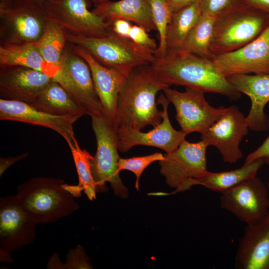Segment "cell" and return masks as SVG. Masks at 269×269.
I'll use <instances>...</instances> for the list:
<instances>
[{
	"label": "cell",
	"mask_w": 269,
	"mask_h": 269,
	"mask_svg": "<svg viewBox=\"0 0 269 269\" xmlns=\"http://www.w3.org/2000/svg\"><path fill=\"white\" fill-rule=\"evenodd\" d=\"M170 86L153 69L151 64L134 69L127 77L118 98L113 124L116 129L141 130L154 127L162 120L163 111L157 108L156 96Z\"/></svg>",
	"instance_id": "cell-1"
},
{
	"label": "cell",
	"mask_w": 269,
	"mask_h": 269,
	"mask_svg": "<svg viewBox=\"0 0 269 269\" xmlns=\"http://www.w3.org/2000/svg\"><path fill=\"white\" fill-rule=\"evenodd\" d=\"M151 66L158 76L170 86L191 87L204 93L221 94L231 100L238 99L237 90L217 67L212 59L179 49L156 58Z\"/></svg>",
	"instance_id": "cell-2"
},
{
	"label": "cell",
	"mask_w": 269,
	"mask_h": 269,
	"mask_svg": "<svg viewBox=\"0 0 269 269\" xmlns=\"http://www.w3.org/2000/svg\"><path fill=\"white\" fill-rule=\"evenodd\" d=\"M81 195L77 185L47 177L29 179L18 185L16 192L22 207L37 224L53 223L70 216L79 209L75 198Z\"/></svg>",
	"instance_id": "cell-3"
},
{
	"label": "cell",
	"mask_w": 269,
	"mask_h": 269,
	"mask_svg": "<svg viewBox=\"0 0 269 269\" xmlns=\"http://www.w3.org/2000/svg\"><path fill=\"white\" fill-rule=\"evenodd\" d=\"M269 25L267 15L239 1L216 17L210 47L212 58L245 45Z\"/></svg>",
	"instance_id": "cell-4"
},
{
	"label": "cell",
	"mask_w": 269,
	"mask_h": 269,
	"mask_svg": "<svg viewBox=\"0 0 269 269\" xmlns=\"http://www.w3.org/2000/svg\"><path fill=\"white\" fill-rule=\"evenodd\" d=\"M67 42L89 52L103 65L119 71L127 77L135 68L151 64L156 59L155 51L139 46L111 30L102 37H87L67 33Z\"/></svg>",
	"instance_id": "cell-5"
},
{
	"label": "cell",
	"mask_w": 269,
	"mask_h": 269,
	"mask_svg": "<svg viewBox=\"0 0 269 269\" xmlns=\"http://www.w3.org/2000/svg\"><path fill=\"white\" fill-rule=\"evenodd\" d=\"M91 118L97 149L90 159V165L97 192L106 191V183L108 182L115 195L125 198L128 193L119 176L118 163L120 157L117 129L104 115Z\"/></svg>",
	"instance_id": "cell-6"
},
{
	"label": "cell",
	"mask_w": 269,
	"mask_h": 269,
	"mask_svg": "<svg viewBox=\"0 0 269 269\" xmlns=\"http://www.w3.org/2000/svg\"><path fill=\"white\" fill-rule=\"evenodd\" d=\"M0 34L4 41L36 42L48 19L44 4L31 0L0 2Z\"/></svg>",
	"instance_id": "cell-7"
},
{
	"label": "cell",
	"mask_w": 269,
	"mask_h": 269,
	"mask_svg": "<svg viewBox=\"0 0 269 269\" xmlns=\"http://www.w3.org/2000/svg\"><path fill=\"white\" fill-rule=\"evenodd\" d=\"M207 147L202 140L190 142L185 139L175 150L164 155V159L159 161L160 172L167 185L175 189L169 194L190 189L208 171Z\"/></svg>",
	"instance_id": "cell-8"
},
{
	"label": "cell",
	"mask_w": 269,
	"mask_h": 269,
	"mask_svg": "<svg viewBox=\"0 0 269 269\" xmlns=\"http://www.w3.org/2000/svg\"><path fill=\"white\" fill-rule=\"evenodd\" d=\"M53 80L67 91L85 115H104L89 66L71 46L65 47Z\"/></svg>",
	"instance_id": "cell-9"
},
{
	"label": "cell",
	"mask_w": 269,
	"mask_h": 269,
	"mask_svg": "<svg viewBox=\"0 0 269 269\" xmlns=\"http://www.w3.org/2000/svg\"><path fill=\"white\" fill-rule=\"evenodd\" d=\"M44 4L48 18L68 33L99 37L111 30L112 22L89 10L87 0H49Z\"/></svg>",
	"instance_id": "cell-10"
},
{
	"label": "cell",
	"mask_w": 269,
	"mask_h": 269,
	"mask_svg": "<svg viewBox=\"0 0 269 269\" xmlns=\"http://www.w3.org/2000/svg\"><path fill=\"white\" fill-rule=\"evenodd\" d=\"M249 129L246 117L235 105L225 107L218 118L201 133L207 147H216L225 163H235L243 157L240 148Z\"/></svg>",
	"instance_id": "cell-11"
},
{
	"label": "cell",
	"mask_w": 269,
	"mask_h": 269,
	"mask_svg": "<svg viewBox=\"0 0 269 269\" xmlns=\"http://www.w3.org/2000/svg\"><path fill=\"white\" fill-rule=\"evenodd\" d=\"M220 205L247 225L254 224L269 214V192L255 176L222 193Z\"/></svg>",
	"instance_id": "cell-12"
},
{
	"label": "cell",
	"mask_w": 269,
	"mask_h": 269,
	"mask_svg": "<svg viewBox=\"0 0 269 269\" xmlns=\"http://www.w3.org/2000/svg\"><path fill=\"white\" fill-rule=\"evenodd\" d=\"M164 95L174 105L175 119L181 130L187 135L192 132L200 134L212 125L224 111L225 107L215 108L206 100L204 92L191 87L180 92L168 87Z\"/></svg>",
	"instance_id": "cell-13"
},
{
	"label": "cell",
	"mask_w": 269,
	"mask_h": 269,
	"mask_svg": "<svg viewBox=\"0 0 269 269\" xmlns=\"http://www.w3.org/2000/svg\"><path fill=\"white\" fill-rule=\"evenodd\" d=\"M33 218L16 195L0 198V253L11 254L33 243L36 236Z\"/></svg>",
	"instance_id": "cell-14"
},
{
	"label": "cell",
	"mask_w": 269,
	"mask_h": 269,
	"mask_svg": "<svg viewBox=\"0 0 269 269\" xmlns=\"http://www.w3.org/2000/svg\"><path fill=\"white\" fill-rule=\"evenodd\" d=\"M157 102L163 107L161 122L146 132L130 128L117 129L119 151L126 152L134 146L143 145L157 147L170 153L185 139L187 134L181 130L175 129L171 125L168 113L170 102L165 95L161 93Z\"/></svg>",
	"instance_id": "cell-15"
},
{
	"label": "cell",
	"mask_w": 269,
	"mask_h": 269,
	"mask_svg": "<svg viewBox=\"0 0 269 269\" xmlns=\"http://www.w3.org/2000/svg\"><path fill=\"white\" fill-rule=\"evenodd\" d=\"M212 60L226 77L269 74V25L251 42L237 50L217 55Z\"/></svg>",
	"instance_id": "cell-16"
},
{
	"label": "cell",
	"mask_w": 269,
	"mask_h": 269,
	"mask_svg": "<svg viewBox=\"0 0 269 269\" xmlns=\"http://www.w3.org/2000/svg\"><path fill=\"white\" fill-rule=\"evenodd\" d=\"M77 116H57L39 110L17 101L0 99V119L18 121L51 129L61 135L69 147L77 141L73 130Z\"/></svg>",
	"instance_id": "cell-17"
},
{
	"label": "cell",
	"mask_w": 269,
	"mask_h": 269,
	"mask_svg": "<svg viewBox=\"0 0 269 269\" xmlns=\"http://www.w3.org/2000/svg\"><path fill=\"white\" fill-rule=\"evenodd\" d=\"M53 78L27 67H0V98L31 104Z\"/></svg>",
	"instance_id": "cell-18"
},
{
	"label": "cell",
	"mask_w": 269,
	"mask_h": 269,
	"mask_svg": "<svg viewBox=\"0 0 269 269\" xmlns=\"http://www.w3.org/2000/svg\"><path fill=\"white\" fill-rule=\"evenodd\" d=\"M71 47L88 64L102 112L113 123L118 96L127 77L116 69L103 65L85 49L73 44Z\"/></svg>",
	"instance_id": "cell-19"
},
{
	"label": "cell",
	"mask_w": 269,
	"mask_h": 269,
	"mask_svg": "<svg viewBox=\"0 0 269 269\" xmlns=\"http://www.w3.org/2000/svg\"><path fill=\"white\" fill-rule=\"evenodd\" d=\"M227 77L237 90L250 99V109L246 117L249 129L257 132L267 130L269 117L264 109L269 102V74H235Z\"/></svg>",
	"instance_id": "cell-20"
},
{
	"label": "cell",
	"mask_w": 269,
	"mask_h": 269,
	"mask_svg": "<svg viewBox=\"0 0 269 269\" xmlns=\"http://www.w3.org/2000/svg\"><path fill=\"white\" fill-rule=\"evenodd\" d=\"M235 259L238 269H269V214L257 223L246 225Z\"/></svg>",
	"instance_id": "cell-21"
},
{
	"label": "cell",
	"mask_w": 269,
	"mask_h": 269,
	"mask_svg": "<svg viewBox=\"0 0 269 269\" xmlns=\"http://www.w3.org/2000/svg\"><path fill=\"white\" fill-rule=\"evenodd\" d=\"M106 21L122 19L144 28L156 30L148 0H120L100 3L92 10Z\"/></svg>",
	"instance_id": "cell-22"
},
{
	"label": "cell",
	"mask_w": 269,
	"mask_h": 269,
	"mask_svg": "<svg viewBox=\"0 0 269 269\" xmlns=\"http://www.w3.org/2000/svg\"><path fill=\"white\" fill-rule=\"evenodd\" d=\"M0 67L21 66L44 72L53 78L58 70L44 60L35 42H2L0 46Z\"/></svg>",
	"instance_id": "cell-23"
},
{
	"label": "cell",
	"mask_w": 269,
	"mask_h": 269,
	"mask_svg": "<svg viewBox=\"0 0 269 269\" xmlns=\"http://www.w3.org/2000/svg\"><path fill=\"white\" fill-rule=\"evenodd\" d=\"M30 105L39 110L57 116L80 118L85 115L67 91L54 80Z\"/></svg>",
	"instance_id": "cell-24"
},
{
	"label": "cell",
	"mask_w": 269,
	"mask_h": 269,
	"mask_svg": "<svg viewBox=\"0 0 269 269\" xmlns=\"http://www.w3.org/2000/svg\"><path fill=\"white\" fill-rule=\"evenodd\" d=\"M201 14V0L173 12L166 31V54L182 49Z\"/></svg>",
	"instance_id": "cell-25"
},
{
	"label": "cell",
	"mask_w": 269,
	"mask_h": 269,
	"mask_svg": "<svg viewBox=\"0 0 269 269\" xmlns=\"http://www.w3.org/2000/svg\"><path fill=\"white\" fill-rule=\"evenodd\" d=\"M264 164L263 160L258 159L244 163L241 167L234 170L219 172L207 171L195 181L194 186L201 185L222 193L246 180L256 176Z\"/></svg>",
	"instance_id": "cell-26"
},
{
	"label": "cell",
	"mask_w": 269,
	"mask_h": 269,
	"mask_svg": "<svg viewBox=\"0 0 269 269\" xmlns=\"http://www.w3.org/2000/svg\"><path fill=\"white\" fill-rule=\"evenodd\" d=\"M67 32L59 24L47 20L43 32L35 42L45 61L57 70L66 47Z\"/></svg>",
	"instance_id": "cell-27"
},
{
	"label": "cell",
	"mask_w": 269,
	"mask_h": 269,
	"mask_svg": "<svg viewBox=\"0 0 269 269\" xmlns=\"http://www.w3.org/2000/svg\"><path fill=\"white\" fill-rule=\"evenodd\" d=\"M216 17L202 13L181 49L212 59L210 47Z\"/></svg>",
	"instance_id": "cell-28"
},
{
	"label": "cell",
	"mask_w": 269,
	"mask_h": 269,
	"mask_svg": "<svg viewBox=\"0 0 269 269\" xmlns=\"http://www.w3.org/2000/svg\"><path fill=\"white\" fill-rule=\"evenodd\" d=\"M78 176L77 186L90 200L96 198V185L91 168L92 156L86 150L81 149L78 142L69 147Z\"/></svg>",
	"instance_id": "cell-29"
},
{
	"label": "cell",
	"mask_w": 269,
	"mask_h": 269,
	"mask_svg": "<svg viewBox=\"0 0 269 269\" xmlns=\"http://www.w3.org/2000/svg\"><path fill=\"white\" fill-rule=\"evenodd\" d=\"M148 1L159 40L155 57L156 58H162L166 55V31L173 11L168 0H148Z\"/></svg>",
	"instance_id": "cell-30"
},
{
	"label": "cell",
	"mask_w": 269,
	"mask_h": 269,
	"mask_svg": "<svg viewBox=\"0 0 269 269\" xmlns=\"http://www.w3.org/2000/svg\"><path fill=\"white\" fill-rule=\"evenodd\" d=\"M164 159V155L159 152L129 158H120L118 163V170L119 172L126 170L134 173L136 178L135 186L138 190L139 179L144 170L152 163Z\"/></svg>",
	"instance_id": "cell-31"
},
{
	"label": "cell",
	"mask_w": 269,
	"mask_h": 269,
	"mask_svg": "<svg viewBox=\"0 0 269 269\" xmlns=\"http://www.w3.org/2000/svg\"><path fill=\"white\" fill-rule=\"evenodd\" d=\"M90 260L84 248L77 245L74 248L69 249L66 255L64 269H93Z\"/></svg>",
	"instance_id": "cell-32"
},
{
	"label": "cell",
	"mask_w": 269,
	"mask_h": 269,
	"mask_svg": "<svg viewBox=\"0 0 269 269\" xmlns=\"http://www.w3.org/2000/svg\"><path fill=\"white\" fill-rule=\"evenodd\" d=\"M239 1V0H201L202 13L217 17Z\"/></svg>",
	"instance_id": "cell-33"
},
{
	"label": "cell",
	"mask_w": 269,
	"mask_h": 269,
	"mask_svg": "<svg viewBox=\"0 0 269 269\" xmlns=\"http://www.w3.org/2000/svg\"><path fill=\"white\" fill-rule=\"evenodd\" d=\"M129 38L137 45L148 48L155 52L158 47L155 40L149 36L146 29L143 27L136 24L132 26L129 32Z\"/></svg>",
	"instance_id": "cell-34"
},
{
	"label": "cell",
	"mask_w": 269,
	"mask_h": 269,
	"mask_svg": "<svg viewBox=\"0 0 269 269\" xmlns=\"http://www.w3.org/2000/svg\"><path fill=\"white\" fill-rule=\"evenodd\" d=\"M258 159L263 160L265 163L269 165V136L256 149L247 155L244 163H248Z\"/></svg>",
	"instance_id": "cell-35"
},
{
	"label": "cell",
	"mask_w": 269,
	"mask_h": 269,
	"mask_svg": "<svg viewBox=\"0 0 269 269\" xmlns=\"http://www.w3.org/2000/svg\"><path fill=\"white\" fill-rule=\"evenodd\" d=\"M131 27L132 25L129 21L124 19H118L112 21L111 30L120 36L129 38Z\"/></svg>",
	"instance_id": "cell-36"
},
{
	"label": "cell",
	"mask_w": 269,
	"mask_h": 269,
	"mask_svg": "<svg viewBox=\"0 0 269 269\" xmlns=\"http://www.w3.org/2000/svg\"><path fill=\"white\" fill-rule=\"evenodd\" d=\"M28 155L26 153L20 155L8 157H0V177H1L6 170L17 162L25 158Z\"/></svg>",
	"instance_id": "cell-37"
},
{
	"label": "cell",
	"mask_w": 269,
	"mask_h": 269,
	"mask_svg": "<svg viewBox=\"0 0 269 269\" xmlns=\"http://www.w3.org/2000/svg\"><path fill=\"white\" fill-rule=\"evenodd\" d=\"M239 1L262 12L269 17V0H239Z\"/></svg>",
	"instance_id": "cell-38"
},
{
	"label": "cell",
	"mask_w": 269,
	"mask_h": 269,
	"mask_svg": "<svg viewBox=\"0 0 269 269\" xmlns=\"http://www.w3.org/2000/svg\"><path fill=\"white\" fill-rule=\"evenodd\" d=\"M172 11H177L199 0H168Z\"/></svg>",
	"instance_id": "cell-39"
},
{
	"label": "cell",
	"mask_w": 269,
	"mask_h": 269,
	"mask_svg": "<svg viewBox=\"0 0 269 269\" xmlns=\"http://www.w3.org/2000/svg\"><path fill=\"white\" fill-rule=\"evenodd\" d=\"M46 267L50 269H64V263L61 262L58 254L55 253L49 258Z\"/></svg>",
	"instance_id": "cell-40"
},
{
	"label": "cell",
	"mask_w": 269,
	"mask_h": 269,
	"mask_svg": "<svg viewBox=\"0 0 269 269\" xmlns=\"http://www.w3.org/2000/svg\"><path fill=\"white\" fill-rule=\"evenodd\" d=\"M91 0L95 4V6L100 3L109 1V0Z\"/></svg>",
	"instance_id": "cell-41"
},
{
	"label": "cell",
	"mask_w": 269,
	"mask_h": 269,
	"mask_svg": "<svg viewBox=\"0 0 269 269\" xmlns=\"http://www.w3.org/2000/svg\"><path fill=\"white\" fill-rule=\"evenodd\" d=\"M31 0L37 2L44 3L45 2H46V1H48V0Z\"/></svg>",
	"instance_id": "cell-42"
},
{
	"label": "cell",
	"mask_w": 269,
	"mask_h": 269,
	"mask_svg": "<svg viewBox=\"0 0 269 269\" xmlns=\"http://www.w3.org/2000/svg\"><path fill=\"white\" fill-rule=\"evenodd\" d=\"M267 188H268L269 192V181L268 183Z\"/></svg>",
	"instance_id": "cell-43"
},
{
	"label": "cell",
	"mask_w": 269,
	"mask_h": 269,
	"mask_svg": "<svg viewBox=\"0 0 269 269\" xmlns=\"http://www.w3.org/2000/svg\"><path fill=\"white\" fill-rule=\"evenodd\" d=\"M0 1H3V0H0Z\"/></svg>",
	"instance_id": "cell-44"
}]
</instances>
